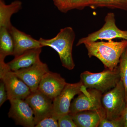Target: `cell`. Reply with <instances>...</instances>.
Here are the masks:
<instances>
[{
  "instance_id": "ffe728a7",
  "label": "cell",
  "mask_w": 127,
  "mask_h": 127,
  "mask_svg": "<svg viewBox=\"0 0 127 127\" xmlns=\"http://www.w3.org/2000/svg\"><path fill=\"white\" fill-rule=\"evenodd\" d=\"M69 11L72 9L82 10L87 6H91L94 0H67Z\"/></svg>"
},
{
  "instance_id": "d4e9b609",
  "label": "cell",
  "mask_w": 127,
  "mask_h": 127,
  "mask_svg": "<svg viewBox=\"0 0 127 127\" xmlns=\"http://www.w3.org/2000/svg\"><path fill=\"white\" fill-rule=\"evenodd\" d=\"M8 100L7 92L4 82L0 80V106L1 107L2 104Z\"/></svg>"
},
{
  "instance_id": "3957f363",
  "label": "cell",
  "mask_w": 127,
  "mask_h": 127,
  "mask_svg": "<svg viewBox=\"0 0 127 127\" xmlns=\"http://www.w3.org/2000/svg\"><path fill=\"white\" fill-rule=\"evenodd\" d=\"M80 78L86 88L96 89L103 94L115 87L120 81L119 67L118 66L113 70L105 68L98 73L85 71L81 73Z\"/></svg>"
},
{
  "instance_id": "cb8c5ba5",
  "label": "cell",
  "mask_w": 127,
  "mask_h": 127,
  "mask_svg": "<svg viewBox=\"0 0 127 127\" xmlns=\"http://www.w3.org/2000/svg\"><path fill=\"white\" fill-rule=\"evenodd\" d=\"M54 4L60 11L66 13L69 11L67 0H53Z\"/></svg>"
},
{
  "instance_id": "44dd1931",
  "label": "cell",
  "mask_w": 127,
  "mask_h": 127,
  "mask_svg": "<svg viewBox=\"0 0 127 127\" xmlns=\"http://www.w3.org/2000/svg\"><path fill=\"white\" fill-rule=\"evenodd\" d=\"M98 127H124V125L122 117L112 120H109L103 117L101 119Z\"/></svg>"
},
{
  "instance_id": "9c48e42d",
  "label": "cell",
  "mask_w": 127,
  "mask_h": 127,
  "mask_svg": "<svg viewBox=\"0 0 127 127\" xmlns=\"http://www.w3.org/2000/svg\"><path fill=\"white\" fill-rule=\"evenodd\" d=\"M25 100L34 112L35 126L43 119L52 116L53 101L38 89L31 92Z\"/></svg>"
},
{
  "instance_id": "ba28073f",
  "label": "cell",
  "mask_w": 127,
  "mask_h": 127,
  "mask_svg": "<svg viewBox=\"0 0 127 127\" xmlns=\"http://www.w3.org/2000/svg\"><path fill=\"white\" fill-rule=\"evenodd\" d=\"M83 86L81 81L76 83H67L61 93L53 100V117L58 120L69 113L71 100L75 96L82 92Z\"/></svg>"
},
{
  "instance_id": "52a82bcc",
  "label": "cell",
  "mask_w": 127,
  "mask_h": 127,
  "mask_svg": "<svg viewBox=\"0 0 127 127\" xmlns=\"http://www.w3.org/2000/svg\"><path fill=\"white\" fill-rule=\"evenodd\" d=\"M104 25L100 30L79 39L76 46L98 40L109 41L114 39L127 40V31L120 30L117 27L115 14L113 13H108L104 18Z\"/></svg>"
},
{
  "instance_id": "5bb4252c",
  "label": "cell",
  "mask_w": 127,
  "mask_h": 127,
  "mask_svg": "<svg viewBox=\"0 0 127 127\" xmlns=\"http://www.w3.org/2000/svg\"><path fill=\"white\" fill-rule=\"evenodd\" d=\"M41 51L42 48L28 50L21 55L15 57L11 61L7 63V65L13 71L29 67L40 60V55Z\"/></svg>"
},
{
  "instance_id": "e0dca14e",
  "label": "cell",
  "mask_w": 127,
  "mask_h": 127,
  "mask_svg": "<svg viewBox=\"0 0 127 127\" xmlns=\"http://www.w3.org/2000/svg\"><path fill=\"white\" fill-rule=\"evenodd\" d=\"M14 44L9 29L0 28V58L5 59L10 55L13 56Z\"/></svg>"
},
{
  "instance_id": "8fae6325",
  "label": "cell",
  "mask_w": 127,
  "mask_h": 127,
  "mask_svg": "<svg viewBox=\"0 0 127 127\" xmlns=\"http://www.w3.org/2000/svg\"><path fill=\"white\" fill-rule=\"evenodd\" d=\"M49 71L47 64L40 60L29 67L14 72L33 92L37 90L43 76Z\"/></svg>"
},
{
  "instance_id": "277c9868",
  "label": "cell",
  "mask_w": 127,
  "mask_h": 127,
  "mask_svg": "<svg viewBox=\"0 0 127 127\" xmlns=\"http://www.w3.org/2000/svg\"><path fill=\"white\" fill-rule=\"evenodd\" d=\"M101 102L106 118L112 120L121 117L127 103L125 88L121 80L115 87L102 94Z\"/></svg>"
},
{
  "instance_id": "ac0fdd59",
  "label": "cell",
  "mask_w": 127,
  "mask_h": 127,
  "mask_svg": "<svg viewBox=\"0 0 127 127\" xmlns=\"http://www.w3.org/2000/svg\"><path fill=\"white\" fill-rule=\"evenodd\" d=\"M90 7L94 9L106 7L127 11V0H94Z\"/></svg>"
},
{
  "instance_id": "9a60e30c",
  "label": "cell",
  "mask_w": 127,
  "mask_h": 127,
  "mask_svg": "<svg viewBox=\"0 0 127 127\" xmlns=\"http://www.w3.org/2000/svg\"><path fill=\"white\" fill-rule=\"evenodd\" d=\"M77 127H98L102 118L105 116L96 111H85L72 115Z\"/></svg>"
},
{
  "instance_id": "2e32d148",
  "label": "cell",
  "mask_w": 127,
  "mask_h": 127,
  "mask_svg": "<svg viewBox=\"0 0 127 127\" xmlns=\"http://www.w3.org/2000/svg\"><path fill=\"white\" fill-rule=\"evenodd\" d=\"M22 3L19 0L14 1L10 4H5L4 0H0V28L10 29L12 26L11 18L22 8Z\"/></svg>"
},
{
  "instance_id": "7a4b0ae2",
  "label": "cell",
  "mask_w": 127,
  "mask_h": 127,
  "mask_svg": "<svg viewBox=\"0 0 127 127\" xmlns=\"http://www.w3.org/2000/svg\"><path fill=\"white\" fill-rule=\"evenodd\" d=\"M75 39V32L68 27L61 29L55 37L49 39L40 38L41 45L52 48L59 55L62 65L68 70H72L75 65L72 57V48Z\"/></svg>"
},
{
  "instance_id": "7c38bea8",
  "label": "cell",
  "mask_w": 127,
  "mask_h": 127,
  "mask_svg": "<svg viewBox=\"0 0 127 127\" xmlns=\"http://www.w3.org/2000/svg\"><path fill=\"white\" fill-rule=\"evenodd\" d=\"M67 83L60 74L49 71L43 76L37 89L53 101L61 93Z\"/></svg>"
},
{
  "instance_id": "484cf974",
  "label": "cell",
  "mask_w": 127,
  "mask_h": 127,
  "mask_svg": "<svg viewBox=\"0 0 127 127\" xmlns=\"http://www.w3.org/2000/svg\"><path fill=\"white\" fill-rule=\"evenodd\" d=\"M121 117L123 122L124 127H127V104Z\"/></svg>"
},
{
  "instance_id": "30bf717a",
  "label": "cell",
  "mask_w": 127,
  "mask_h": 127,
  "mask_svg": "<svg viewBox=\"0 0 127 127\" xmlns=\"http://www.w3.org/2000/svg\"><path fill=\"white\" fill-rule=\"evenodd\" d=\"M9 101L11 106L8 113L9 117L12 119L16 125L35 127L34 112L25 100L15 99Z\"/></svg>"
},
{
  "instance_id": "4fadbf2b",
  "label": "cell",
  "mask_w": 127,
  "mask_h": 127,
  "mask_svg": "<svg viewBox=\"0 0 127 127\" xmlns=\"http://www.w3.org/2000/svg\"><path fill=\"white\" fill-rule=\"evenodd\" d=\"M14 44L13 56L15 57L26 51L34 48H42L39 40H36L12 26L9 29Z\"/></svg>"
},
{
  "instance_id": "6da1fadb",
  "label": "cell",
  "mask_w": 127,
  "mask_h": 127,
  "mask_svg": "<svg viewBox=\"0 0 127 127\" xmlns=\"http://www.w3.org/2000/svg\"><path fill=\"white\" fill-rule=\"evenodd\" d=\"M84 45L89 57L96 58L102 63L105 68L113 70L118 66L120 57L127 47V40L92 42Z\"/></svg>"
},
{
  "instance_id": "8992f818",
  "label": "cell",
  "mask_w": 127,
  "mask_h": 127,
  "mask_svg": "<svg viewBox=\"0 0 127 127\" xmlns=\"http://www.w3.org/2000/svg\"><path fill=\"white\" fill-rule=\"evenodd\" d=\"M102 95L99 91L87 89L83 85L82 92L71 103L69 114L72 115L81 111H93L100 112L105 117L102 104Z\"/></svg>"
},
{
  "instance_id": "d6986e66",
  "label": "cell",
  "mask_w": 127,
  "mask_h": 127,
  "mask_svg": "<svg viewBox=\"0 0 127 127\" xmlns=\"http://www.w3.org/2000/svg\"><path fill=\"white\" fill-rule=\"evenodd\" d=\"M120 80L125 88V96L127 103V47L120 57L118 65Z\"/></svg>"
},
{
  "instance_id": "603a6c76",
  "label": "cell",
  "mask_w": 127,
  "mask_h": 127,
  "mask_svg": "<svg viewBox=\"0 0 127 127\" xmlns=\"http://www.w3.org/2000/svg\"><path fill=\"white\" fill-rule=\"evenodd\" d=\"M36 127H58V120L52 117H48L43 119L35 125Z\"/></svg>"
},
{
  "instance_id": "7402d4cb",
  "label": "cell",
  "mask_w": 127,
  "mask_h": 127,
  "mask_svg": "<svg viewBox=\"0 0 127 127\" xmlns=\"http://www.w3.org/2000/svg\"><path fill=\"white\" fill-rule=\"evenodd\" d=\"M58 122L59 127H77L72 116L69 113L62 116L58 119Z\"/></svg>"
},
{
  "instance_id": "5b68a950",
  "label": "cell",
  "mask_w": 127,
  "mask_h": 127,
  "mask_svg": "<svg viewBox=\"0 0 127 127\" xmlns=\"http://www.w3.org/2000/svg\"><path fill=\"white\" fill-rule=\"evenodd\" d=\"M4 60L0 58V79L5 84L8 100H25L31 93V89L11 70Z\"/></svg>"
}]
</instances>
